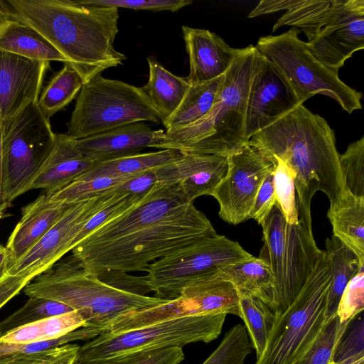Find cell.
I'll use <instances>...</instances> for the list:
<instances>
[{
    "label": "cell",
    "instance_id": "cell-48",
    "mask_svg": "<svg viewBox=\"0 0 364 364\" xmlns=\"http://www.w3.org/2000/svg\"><path fill=\"white\" fill-rule=\"evenodd\" d=\"M273 171L274 166L264 177L247 217V219H253L260 225L269 215L277 201Z\"/></svg>",
    "mask_w": 364,
    "mask_h": 364
},
{
    "label": "cell",
    "instance_id": "cell-51",
    "mask_svg": "<svg viewBox=\"0 0 364 364\" xmlns=\"http://www.w3.org/2000/svg\"><path fill=\"white\" fill-rule=\"evenodd\" d=\"M31 280V278L11 275L9 273L0 280V309L18 294Z\"/></svg>",
    "mask_w": 364,
    "mask_h": 364
},
{
    "label": "cell",
    "instance_id": "cell-56",
    "mask_svg": "<svg viewBox=\"0 0 364 364\" xmlns=\"http://www.w3.org/2000/svg\"><path fill=\"white\" fill-rule=\"evenodd\" d=\"M0 118H1V113H0Z\"/></svg>",
    "mask_w": 364,
    "mask_h": 364
},
{
    "label": "cell",
    "instance_id": "cell-45",
    "mask_svg": "<svg viewBox=\"0 0 364 364\" xmlns=\"http://www.w3.org/2000/svg\"><path fill=\"white\" fill-rule=\"evenodd\" d=\"M364 309V264L344 289L337 310L341 324L350 323Z\"/></svg>",
    "mask_w": 364,
    "mask_h": 364
},
{
    "label": "cell",
    "instance_id": "cell-32",
    "mask_svg": "<svg viewBox=\"0 0 364 364\" xmlns=\"http://www.w3.org/2000/svg\"><path fill=\"white\" fill-rule=\"evenodd\" d=\"M85 326L76 310L17 328L0 337V342L11 344L31 343L59 338Z\"/></svg>",
    "mask_w": 364,
    "mask_h": 364
},
{
    "label": "cell",
    "instance_id": "cell-24",
    "mask_svg": "<svg viewBox=\"0 0 364 364\" xmlns=\"http://www.w3.org/2000/svg\"><path fill=\"white\" fill-rule=\"evenodd\" d=\"M95 162L85 156L75 140L55 134L54 148L32 183L30 191L42 188L49 195L65 188L90 169Z\"/></svg>",
    "mask_w": 364,
    "mask_h": 364
},
{
    "label": "cell",
    "instance_id": "cell-46",
    "mask_svg": "<svg viewBox=\"0 0 364 364\" xmlns=\"http://www.w3.org/2000/svg\"><path fill=\"white\" fill-rule=\"evenodd\" d=\"M84 5L125 8L135 11L146 10L153 12L168 11L176 12L192 4L191 0H77Z\"/></svg>",
    "mask_w": 364,
    "mask_h": 364
},
{
    "label": "cell",
    "instance_id": "cell-42",
    "mask_svg": "<svg viewBox=\"0 0 364 364\" xmlns=\"http://www.w3.org/2000/svg\"><path fill=\"white\" fill-rule=\"evenodd\" d=\"M108 202L85 225L71 245V250L100 226L119 215L136 203L144 196L114 191Z\"/></svg>",
    "mask_w": 364,
    "mask_h": 364
},
{
    "label": "cell",
    "instance_id": "cell-31",
    "mask_svg": "<svg viewBox=\"0 0 364 364\" xmlns=\"http://www.w3.org/2000/svg\"><path fill=\"white\" fill-rule=\"evenodd\" d=\"M224 75L207 82L190 85L176 110L163 124L166 132L190 126L202 119L211 109Z\"/></svg>",
    "mask_w": 364,
    "mask_h": 364
},
{
    "label": "cell",
    "instance_id": "cell-20",
    "mask_svg": "<svg viewBox=\"0 0 364 364\" xmlns=\"http://www.w3.org/2000/svg\"><path fill=\"white\" fill-rule=\"evenodd\" d=\"M180 158L157 167L159 182L178 183L189 201L204 195L212 196L228 170L227 157L183 152Z\"/></svg>",
    "mask_w": 364,
    "mask_h": 364
},
{
    "label": "cell",
    "instance_id": "cell-27",
    "mask_svg": "<svg viewBox=\"0 0 364 364\" xmlns=\"http://www.w3.org/2000/svg\"><path fill=\"white\" fill-rule=\"evenodd\" d=\"M333 233L364 262V198L347 191L327 212Z\"/></svg>",
    "mask_w": 364,
    "mask_h": 364
},
{
    "label": "cell",
    "instance_id": "cell-44",
    "mask_svg": "<svg viewBox=\"0 0 364 364\" xmlns=\"http://www.w3.org/2000/svg\"><path fill=\"white\" fill-rule=\"evenodd\" d=\"M184 358L182 348L170 347L74 364H180Z\"/></svg>",
    "mask_w": 364,
    "mask_h": 364
},
{
    "label": "cell",
    "instance_id": "cell-17",
    "mask_svg": "<svg viewBox=\"0 0 364 364\" xmlns=\"http://www.w3.org/2000/svg\"><path fill=\"white\" fill-rule=\"evenodd\" d=\"M190 203L178 183L158 182L136 203L97 228L76 246L91 247L129 234L172 215Z\"/></svg>",
    "mask_w": 364,
    "mask_h": 364
},
{
    "label": "cell",
    "instance_id": "cell-8",
    "mask_svg": "<svg viewBox=\"0 0 364 364\" xmlns=\"http://www.w3.org/2000/svg\"><path fill=\"white\" fill-rule=\"evenodd\" d=\"M255 46L285 79L301 104L322 94L333 99L348 114L362 108V93L344 83L338 71L323 64L307 42L299 39L296 28L261 37Z\"/></svg>",
    "mask_w": 364,
    "mask_h": 364
},
{
    "label": "cell",
    "instance_id": "cell-3",
    "mask_svg": "<svg viewBox=\"0 0 364 364\" xmlns=\"http://www.w3.org/2000/svg\"><path fill=\"white\" fill-rule=\"evenodd\" d=\"M263 62L255 46L237 48L210 111L190 126L165 132L161 149L226 157L242 150L249 142L245 132L249 91Z\"/></svg>",
    "mask_w": 364,
    "mask_h": 364
},
{
    "label": "cell",
    "instance_id": "cell-25",
    "mask_svg": "<svg viewBox=\"0 0 364 364\" xmlns=\"http://www.w3.org/2000/svg\"><path fill=\"white\" fill-rule=\"evenodd\" d=\"M146 60L149 79L141 88L164 124L179 106L190 85L186 78L166 70L153 56Z\"/></svg>",
    "mask_w": 364,
    "mask_h": 364
},
{
    "label": "cell",
    "instance_id": "cell-49",
    "mask_svg": "<svg viewBox=\"0 0 364 364\" xmlns=\"http://www.w3.org/2000/svg\"><path fill=\"white\" fill-rule=\"evenodd\" d=\"M122 271H107L97 274L103 283L115 289L134 294L146 296L151 292L145 276L136 277Z\"/></svg>",
    "mask_w": 364,
    "mask_h": 364
},
{
    "label": "cell",
    "instance_id": "cell-47",
    "mask_svg": "<svg viewBox=\"0 0 364 364\" xmlns=\"http://www.w3.org/2000/svg\"><path fill=\"white\" fill-rule=\"evenodd\" d=\"M358 315L348 324L340 339L334 352L333 363L364 353V318L362 314Z\"/></svg>",
    "mask_w": 364,
    "mask_h": 364
},
{
    "label": "cell",
    "instance_id": "cell-39",
    "mask_svg": "<svg viewBox=\"0 0 364 364\" xmlns=\"http://www.w3.org/2000/svg\"><path fill=\"white\" fill-rule=\"evenodd\" d=\"M252 350L245 326L238 323L225 334L217 348L202 364H244Z\"/></svg>",
    "mask_w": 364,
    "mask_h": 364
},
{
    "label": "cell",
    "instance_id": "cell-19",
    "mask_svg": "<svg viewBox=\"0 0 364 364\" xmlns=\"http://www.w3.org/2000/svg\"><path fill=\"white\" fill-rule=\"evenodd\" d=\"M50 62L0 51V113L5 120L38 102Z\"/></svg>",
    "mask_w": 364,
    "mask_h": 364
},
{
    "label": "cell",
    "instance_id": "cell-50",
    "mask_svg": "<svg viewBox=\"0 0 364 364\" xmlns=\"http://www.w3.org/2000/svg\"><path fill=\"white\" fill-rule=\"evenodd\" d=\"M156 168L134 174L116 187L113 191L144 196L159 182Z\"/></svg>",
    "mask_w": 364,
    "mask_h": 364
},
{
    "label": "cell",
    "instance_id": "cell-30",
    "mask_svg": "<svg viewBox=\"0 0 364 364\" xmlns=\"http://www.w3.org/2000/svg\"><path fill=\"white\" fill-rule=\"evenodd\" d=\"M183 154L179 150L168 149L98 161L77 179L131 176L162 166L180 158Z\"/></svg>",
    "mask_w": 364,
    "mask_h": 364
},
{
    "label": "cell",
    "instance_id": "cell-34",
    "mask_svg": "<svg viewBox=\"0 0 364 364\" xmlns=\"http://www.w3.org/2000/svg\"><path fill=\"white\" fill-rule=\"evenodd\" d=\"M237 294L240 318L250 336L257 360L265 349L273 326L274 314L269 306L260 299L244 292H237Z\"/></svg>",
    "mask_w": 364,
    "mask_h": 364
},
{
    "label": "cell",
    "instance_id": "cell-37",
    "mask_svg": "<svg viewBox=\"0 0 364 364\" xmlns=\"http://www.w3.org/2000/svg\"><path fill=\"white\" fill-rule=\"evenodd\" d=\"M132 176L77 179L58 192L50 194V198L53 201L64 203H74L91 199L113 191L116 187Z\"/></svg>",
    "mask_w": 364,
    "mask_h": 364
},
{
    "label": "cell",
    "instance_id": "cell-12",
    "mask_svg": "<svg viewBox=\"0 0 364 364\" xmlns=\"http://www.w3.org/2000/svg\"><path fill=\"white\" fill-rule=\"evenodd\" d=\"M252 257L237 242L217 233L154 261L145 277L155 297L173 300L195 282Z\"/></svg>",
    "mask_w": 364,
    "mask_h": 364
},
{
    "label": "cell",
    "instance_id": "cell-2",
    "mask_svg": "<svg viewBox=\"0 0 364 364\" xmlns=\"http://www.w3.org/2000/svg\"><path fill=\"white\" fill-rule=\"evenodd\" d=\"M248 144L267 159L279 158L294 172L299 219L309 228L317 191L326 195L330 205L344 196L334 131L303 104L254 134Z\"/></svg>",
    "mask_w": 364,
    "mask_h": 364
},
{
    "label": "cell",
    "instance_id": "cell-36",
    "mask_svg": "<svg viewBox=\"0 0 364 364\" xmlns=\"http://www.w3.org/2000/svg\"><path fill=\"white\" fill-rule=\"evenodd\" d=\"M348 324H341L338 316H333L307 350L291 364H333L336 348Z\"/></svg>",
    "mask_w": 364,
    "mask_h": 364
},
{
    "label": "cell",
    "instance_id": "cell-5",
    "mask_svg": "<svg viewBox=\"0 0 364 364\" xmlns=\"http://www.w3.org/2000/svg\"><path fill=\"white\" fill-rule=\"evenodd\" d=\"M23 290L28 296L51 299L70 306L81 314L85 326L104 332L120 316L168 301L112 287L84 269L73 255L34 277Z\"/></svg>",
    "mask_w": 364,
    "mask_h": 364
},
{
    "label": "cell",
    "instance_id": "cell-28",
    "mask_svg": "<svg viewBox=\"0 0 364 364\" xmlns=\"http://www.w3.org/2000/svg\"><path fill=\"white\" fill-rule=\"evenodd\" d=\"M332 279L328 289L326 323L337 315L338 306L344 289L360 267L364 264L357 255L334 235L325 242Z\"/></svg>",
    "mask_w": 364,
    "mask_h": 364
},
{
    "label": "cell",
    "instance_id": "cell-38",
    "mask_svg": "<svg viewBox=\"0 0 364 364\" xmlns=\"http://www.w3.org/2000/svg\"><path fill=\"white\" fill-rule=\"evenodd\" d=\"M274 164V184L276 203L285 220L290 224L299 223V210L295 188V173L277 157L267 159Z\"/></svg>",
    "mask_w": 364,
    "mask_h": 364
},
{
    "label": "cell",
    "instance_id": "cell-33",
    "mask_svg": "<svg viewBox=\"0 0 364 364\" xmlns=\"http://www.w3.org/2000/svg\"><path fill=\"white\" fill-rule=\"evenodd\" d=\"M83 85L78 73L69 63H64L41 92L38 105L43 114L50 119L77 97Z\"/></svg>",
    "mask_w": 364,
    "mask_h": 364
},
{
    "label": "cell",
    "instance_id": "cell-7",
    "mask_svg": "<svg viewBox=\"0 0 364 364\" xmlns=\"http://www.w3.org/2000/svg\"><path fill=\"white\" fill-rule=\"evenodd\" d=\"M331 279L329 262L323 250L294 301L274 316L265 349L255 364H291L307 350L326 324Z\"/></svg>",
    "mask_w": 364,
    "mask_h": 364
},
{
    "label": "cell",
    "instance_id": "cell-35",
    "mask_svg": "<svg viewBox=\"0 0 364 364\" xmlns=\"http://www.w3.org/2000/svg\"><path fill=\"white\" fill-rule=\"evenodd\" d=\"M28 297L21 308L0 322V337L21 326L74 311L70 306L54 300Z\"/></svg>",
    "mask_w": 364,
    "mask_h": 364
},
{
    "label": "cell",
    "instance_id": "cell-55",
    "mask_svg": "<svg viewBox=\"0 0 364 364\" xmlns=\"http://www.w3.org/2000/svg\"><path fill=\"white\" fill-rule=\"evenodd\" d=\"M4 211L0 208V219L4 216Z\"/></svg>",
    "mask_w": 364,
    "mask_h": 364
},
{
    "label": "cell",
    "instance_id": "cell-14",
    "mask_svg": "<svg viewBox=\"0 0 364 364\" xmlns=\"http://www.w3.org/2000/svg\"><path fill=\"white\" fill-rule=\"evenodd\" d=\"M307 44L323 64L338 72L364 48V0H331Z\"/></svg>",
    "mask_w": 364,
    "mask_h": 364
},
{
    "label": "cell",
    "instance_id": "cell-11",
    "mask_svg": "<svg viewBox=\"0 0 364 364\" xmlns=\"http://www.w3.org/2000/svg\"><path fill=\"white\" fill-rule=\"evenodd\" d=\"M55 134L38 102L1 120L3 186L6 204L30 187L51 154Z\"/></svg>",
    "mask_w": 364,
    "mask_h": 364
},
{
    "label": "cell",
    "instance_id": "cell-52",
    "mask_svg": "<svg viewBox=\"0 0 364 364\" xmlns=\"http://www.w3.org/2000/svg\"><path fill=\"white\" fill-rule=\"evenodd\" d=\"M6 203L3 186V165H2V145H1V119L0 118V208L5 211L8 208Z\"/></svg>",
    "mask_w": 364,
    "mask_h": 364
},
{
    "label": "cell",
    "instance_id": "cell-43",
    "mask_svg": "<svg viewBox=\"0 0 364 364\" xmlns=\"http://www.w3.org/2000/svg\"><path fill=\"white\" fill-rule=\"evenodd\" d=\"M80 346L67 343L29 354H10L0 357V364H74Z\"/></svg>",
    "mask_w": 364,
    "mask_h": 364
},
{
    "label": "cell",
    "instance_id": "cell-23",
    "mask_svg": "<svg viewBox=\"0 0 364 364\" xmlns=\"http://www.w3.org/2000/svg\"><path fill=\"white\" fill-rule=\"evenodd\" d=\"M72 203L50 200L46 192L22 208L21 220L6 245L8 269L23 257L55 224Z\"/></svg>",
    "mask_w": 364,
    "mask_h": 364
},
{
    "label": "cell",
    "instance_id": "cell-4",
    "mask_svg": "<svg viewBox=\"0 0 364 364\" xmlns=\"http://www.w3.org/2000/svg\"><path fill=\"white\" fill-rule=\"evenodd\" d=\"M217 234L206 215L190 203L144 228L91 247L75 246L72 255L87 272L146 271L154 261Z\"/></svg>",
    "mask_w": 364,
    "mask_h": 364
},
{
    "label": "cell",
    "instance_id": "cell-18",
    "mask_svg": "<svg viewBox=\"0 0 364 364\" xmlns=\"http://www.w3.org/2000/svg\"><path fill=\"white\" fill-rule=\"evenodd\" d=\"M299 105L294 92L277 70L264 58L249 91L245 136L250 139Z\"/></svg>",
    "mask_w": 364,
    "mask_h": 364
},
{
    "label": "cell",
    "instance_id": "cell-16",
    "mask_svg": "<svg viewBox=\"0 0 364 364\" xmlns=\"http://www.w3.org/2000/svg\"><path fill=\"white\" fill-rule=\"evenodd\" d=\"M227 161L226 174L211 196L219 204L220 218L238 225L247 220L259 186L274 164L249 144L228 156Z\"/></svg>",
    "mask_w": 364,
    "mask_h": 364
},
{
    "label": "cell",
    "instance_id": "cell-6",
    "mask_svg": "<svg viewBox=\"0 0 364 364\" xmlns=\"http://www.w3.org/2000/svg\"><path fill=\"white\" fill-rule=\"evenodd\" d=\"M264 245L258 257L269 266L273 277L274 316L294 301L315 267L322 251L312 228L301 220L290 224L277 203L261 225Z\"/></svg>",
    "mask_w": 364,
    "mask_h": 364
},
{
    "label": "cell",
    "instance_id": "cell-26",
    "mask_svg": "<svg viewBox=\"0 0 364 364\" xmlns=\"http://www.w3.org/2000/svg\"><path fill=\"white\" fill-rule=\"evenodd\" d=\"M0 51L29 59L68 63L43 36L18 21L0 18Z\"/></svg>",
    "mask_w": 364,
    "mask_h": 364
},
{
    "label": "cell",
    "instance_id": "cell-29",
    "mask_svg": "<svg viewBox=\"0 0 364 364\" xmlns=\"http://www.w3.org/2000/svg\"><path fill=\"white\" fill-rule=\"evenodd\" d=\"M222 278L230 282L237 292L252 294L265 302L273 303V277L267 263L259 257L251 258L219 270Z\"/></svg>",
    "mask_w": 364,
    "mask_h": 364
},
{
    "label": "cell",
    "instance_id": "cell-9",
    "mask_svg": "<svg viewBox=\"0 0 364 364\" xmlns=\"http://www.w3.org/2000/svg\"><path fill=\"white\" fill-rule=\"evenodd\" d=\"M146 121L161 122L141 87L98 75L83 85L65 134L78 140Z\"/></svg>",
    "mask_w": 364,
    "mask_h": 364
},
{
    "label": "cell",
    "instance_id": "cell-15",
    "mask_svg": "<svg viewBox=\"0 0 364 364\" xmlns=\"http://www.w3.org/2000/svg\"><path fill=\"white\" fill-rule=\"evenodd\" d=\"M114 193L109 191L72 203L43 237L8 269V273L33 279L51 268L71 250L72 242L86 223L108 202Z\"/></svg>",
    "mask_w": 364,
    "mask_h": 364
},
{
    "label": "cell",
    "instance_id": "cell-54",
    "mask_svg": "<svg viewBox=\"0 0 364 364\" xmlns=\"http://www.w3.org/2000/svg\"><path fill=\"white\" fill-rule=\"evenodd\" d=\"M333 364H364V353L351 356L341 362Z\"/></svg>",
    "mask_w": 364,
    "mask_h": 364
},
{
    "label": "cell",
    "instance_id": "cell-40",
    "mask_svg": "<svg viewBox=\"0 0 364 364\" xmlns=\"http://www.w3.org/2000/svg\"><path fill=\"white\" fill-rule=\"evenodd\" d=\"M339 167L344 191L364 198V136L339 154Z\"/></svg>",
    "mask_w": 364,
    "mask_h": 364
},
{
    "label": "cell",
    "instance_id": "cell-41",
    "mask_svg": "<svg viewBox=\"0 0 364 364\" xmlns=\"http://www.w3.org/2000/svg\"><path fill=\"white\" fill-rule=\"evenodd\" d=\"M104 331L93 327L83 326L59 338L31 343L11 344L0 342V357L10 354H29L48 350L75 341H90Z\"/></svg>",
    "mask_w": 364,
    "mask_h": 364
},
{
    "label": "cell",
    "instance_id": "cell-21",
    "mask_svg": "<svg viewBox=\"0 0 364 364\" xmlns=\"http://www.w3.org/2000/svg\"><path fill=\"white\" fill-rule=\"evenodd\" d=\"M165 138L163 129L140 122L75 140V144L85 156L98 162L135 155L147 147L161 149Z\"/></svg>",
    "mask_w": 364,
    "mask_h": 364
},
{
    "label": "cell",
    "instance_id": "cell-1",
    "mask_svg": "<svg viewBox=\"0 0 364 364\" xmlns=\"http://www.w3.org/2000/svg\"><path fill=\"white\" fill-rule=\"evenodd\" d=\"M0 18L24 23L43 36L80 75L84 84L127 57L114 47L118 9L77 0H0Z\"/></svg>",
    "mask_w": 364,
    "mask_h": 364
},
{
    "label": "cell",
    "instance_id": "cell-53",
    "mask_svg": "<svg viewBox=\"0 0 364 364\" xmlns=\"http://www.w3.org/2000/svg\"><path fill=\"white\" fill-rule=\"evenodd\" d=\"M9 253L6 246L0 245V280L8 274Z\"/></svg>",
    "mask_w": 364,
    "mask_h": 364
},
{
    "label": "cell",
    "instance_id": "cell-10",
    "mask_svg": "<svg viewBox=\"0 0 364 364\" xmlns=\"http://www.w3.org/2000/svg\"><path fill=\"white\" fill-rule=\"evenodd\" d=\"M226 314L172 318L117 333L105 331L80 346L75 361L85 362L193 343H210L221 333Z\"/></svg>",
    "mask_w": 364,
    "mask_h": 364
},
{
    "label": "cell",
    "instance_id": "cell-22",
    "mask_svg": "<svg viewBox=\"0 0 364 364\" xmlns=\"http://www.w3.org/2000/svg\"><path fill=\"white\" fill-rule=\"evenodd\" d=\"M182 33L189 62L186 80L190 85L213 80L224 75L233 62L237 48L206 29L183 26Z\"/></svg>",
    "mask_w": 364,
    "mask_h": 364
},
{
    "label": "cell",
    "instance_id": "cell-13",
    "mask_svg": "<svg viewBox=\"0 0 364 364\" xmlns=\"http://www.w3.org/2000/svg\"><path fill=\"white\" fill-rule=\"evenodd\" d=\"M214 314L240 317L237 292L219 271L191 284L175 299L119 316L108 331L117 333L172 318Z\"/></svg>",
    "mask_w": 364,
    "mask_h": 364
}]
</instances>
